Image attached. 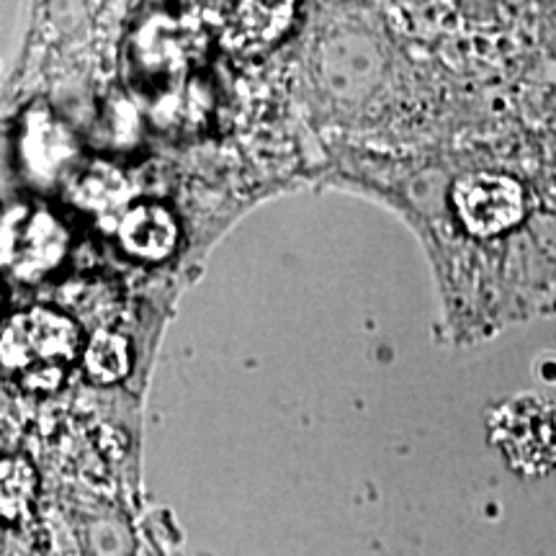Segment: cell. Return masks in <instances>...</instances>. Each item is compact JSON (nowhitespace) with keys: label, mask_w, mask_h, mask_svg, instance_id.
Returning a JSON list of instances; mask_svg holds the SVG:
<instances>
[{"label":"cell","mask_w":556,"mask_h":556,"mask_svg":"<svg viewBox=\"0 0 556 556\" xmlns=\"http://www.w3.org/2000/svg\"><path fill=\"white\" fill-rule=\"evenodd\" d=\"M80 345L78 328L60 312L37 307L13 315L3 330V366L24 374L29 389H54L62 366L75 358Z\"/></svg>","instance_id":"6da1fadb"},{"label":"cell","mask_w":556,"mask_h":556,"mask_svg":"<svg viewBox=\"0 0 556 556\" xmlns=\"http://www.w3.org/2000/svg\"><path fill=\"white\" fill-rule=\"evenodd\" d=\"M490 438L520 475H556V407L548 400H507L490 417Z\"/></svg>","instance_id":"7a4b0ae2"},{"label":"cell","mask_w":556,"mask_h":556,"mask_svg":"<svg viewBox=\"0 0 556 556\" xmlns=\"http://www.w3.org/2000/svg\"><path fill=\"white\" fill-rule=\"evenodd\" d=\"M454 206L475 235H497L523 214V193L516 180L492 173H475L454 186Z\"/></svg>","instance_id":"3957f363"},{"label":"cell","mask_w":556,"mask_h":556,"mask_svg":"<svg viewBox=\"0 0 556 556\" xmlns=\"http://www.w3.org/2000/svg\"><path fill=\"white\" fill-rule=\"evenodd\" d=\"M119 242L139 261H165L176 250L178 225L168 208L157 204H139L124 214Z\"/></svg>","instance_id":"277c9868"},{"label":"cell","mask_w":556,"mask_h":556,"mask_svg":"<svg viewBox=\"0 0 556 556\" xmlns=\"http://www.w3.org/2000/svg\"><path fill=\"white\" fill-rule=\"evenodd\" d=\"M65 245V229L60 227L58 219L45 212L31 214L26 225L16 232V238H13V268L21 276L47 274V270L60 263Z\"/></svg>","instance_id":"5b68a950"},{"label":"cell","mask_w":556,"mask_h":556,"mask_svg":"<svg viewBox=\"0 0 556 556\" xmlns=\"http://www.w3.org/2000/svg\"><path fill=\"white\" fill-rule=\"evenodd\" d=\"M86 374L99 384H114L129 371V343L119 332L99 330L83 353Z\"/></svg>","instance_id":"8992f818"},{"label":"cell","mask_w":556,"mask_h":556,"mask_svg":"<svg viewBox=\"0 0 556 556\" xmlns=\"http://www.w3.org/2000/svg\"><path fill=\"white\" fill-rule=\"evenodd\" d=\"M34 500V471L26 462H3V513L16 518Z\"/></svg>","instance_id":"52a82bcc"}]
</instances>
